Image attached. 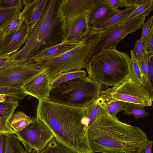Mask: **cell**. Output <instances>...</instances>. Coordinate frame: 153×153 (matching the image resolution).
<instances>
[{
    "mask_svg": "<svg viewBox=\"0 0 153 153\" xmlns=\"http://www.w3.org/2000/svg\"><path fill=\"white\" fill-rule=\"evenodd\" d=\"M85 107L39 100L36 117L48 128L59 143L74 153H93L88 136Z\"/></svg>",
    "mask_w": 153,
    "mask_h": 153,
    "instance_id": "cell-1",
    "label": "cell"
},
{
    "mask_svg": "<svg viewBox=\"0 0 153 153\" xmlns=\"http://www.w3.org/2000/svg\"><path fill=\"white\" fill-rule=\"evenodd\" d=\"M87 133L93 153H144L148 141L146 133L138 127L110 115L105 104Z\"/></svg>",
    "mask_w": 153,
    "mask_h": 153,
    "instance_id": "cell-2",
    "label": "cell"
},
{
    "mask_svg": "<svg viewBox=\"0 0 153 153\" xmlns=\"http://www.w3.org/2000/svg\"><path fill=\"white\" fill-rule=\"evenodd\" d=\"M85 68L95 82L114 87L130 77V57L116 48L106 50L92 58Z\"/></svg>",
    "mask_w": 153,
    "mask_h": 153,
    "instance_id": "cell-3",
    "label": "cell"
},
{
    "mask_svg": "<svg viewBox=\"0 0 153 153\" xmlns=\"http://www.w3.org/2000/svg\"><path fill=\"white\" fill-rule=\"evenodd\" d=\"M99 37L98 30L92 29L88 35L70 50L58 56L35 63L45 69L51 82L62 73L85 68L91 60Z\"/></svg>",
    "mask_w": 153,
    "mask_h": 153,
    "instance_id": "cell-4",
    "label": "cell"
},
{
    "mask_svg": "<svg viewBox=\"0 0 153 153\" xmlns=\"http://www.w3.org/2000/svg\"><path fill=\"white\" fill-rule=\"evenodd\" d=\"M59 0H49L42 17L22 48L10 55L14 60L29 59L41 50L55 44L54 33L60 22L61 13Z\"/></svg>",
    "mask_w": 153,
    "mask_h": 153,
    "instance_id": "cell-5",
    "label": "cell"
},
{
    "mask_svg": "<svg viewBox=\"0 0 153 153\" xmlns=\"http://www.w3.org/2000/svg\"><path fill=\"white\" fill-rule=\"evenodd\" d=\"M105 87L86 76L63 82L51 88L48 99L55 102L85 107L98 98Z\"/></svg>",
    "mask_w": 153,
    "mask_h": 153,
    "instance_id": "cell-6",
    "label": "cell"
},
{
    "mask_svg": "<svg viewBox=\"0 0 153 153\" xmlns=\"http://www.w3.org/2000/svg\"><path fill=\"white\" fill-rule=\"evenodd\" d=\"M100 96L104 102L120 101L144 107L151 106L153 100V95L147 89L131 78L117 85L107 87L101 92Z\"/></svg>",
    "mask_w": 153,
    "mask_h": 153,
    "instance_id": "cell-7",
    "label": "cell"
},
{
    "mask_svg": "<svg viewBox=\"0 0 153 153\" xmlns=\"http://www.w3.org/2000/svg\"><path fill=\"white\" fill-rule=\"evenodd\" d=\"M44 69L29 59L14 60L0 69V86L22 88L27 81Z\"/></svg>",
    "mask_w": 153,
    "mask_h": 153,
    "instance_id": "cell-8",
    "label": "cell"
},
{
    "mask_svg": "<svg viewBox=\"0 0 153 153\" xmlns=\"http://www.w3.org/2000/svg\"><path fill=\"white\" fill-rule=\"evenodd\" d=\"M146 17L144 15L139 16L117 28H108L101 30H98L99 37L93 51L91 59L105 50L116 48L117 44L128 34L141 28L144 23Z\"/></svg>",
    "mask_w": 153,
    "mask_h": 153,
    "instance_id": "cell-9",
    "label": "cell"
},
{
    "mask_svg": "<svg viewBox=\"0 0 153 153\" xmlns=\"http://www.w3.org/2000/svg\"><path fill=\"white\" fill-rule=\"evenodd\" d=\"M89 11L88 9L82 10L67 16L61 13V42L80 41L89 35L92 27L88 20Z\"/></svg>",
    "mask_w": 153,
    "mask_h": 153,
    "instance_id": "cell-10",
    "label": "cell"
},
{
    "mask_svg": "<svg viewBox=\"0 0 153 153\" xmlns=\"http://www.w3.org/2000/svg\"><path fill=\"white\" fill-rule=\"evenodd\" d=\"M15 134L30 153L44 148L54 137L48 128L36 117L34 120Z\"/></svg>",
    "mask_w": 153,
    "mask_h": 153,
    "instance_id": "cell-11",
    "label": "cell"
},
{
    "mask_svg": "<svg viewBox=\"0 0 153 153\" xmlns=\"http://www.w3.org/2000/svg\"><path fill=\"white\" fill-rule=\"evenodd\" d=\"M51 81L45 69L27 81L22 88L27 95L39 100L48 99L51 89Z\"/></svg>",
    "mask_w": 153,
    "mask_h": 153,
    "instance_id": "cell-12",
    "label": "cell"
},
{
    "mask_svg": "<svg viewBox=\"0 0 153 153\" xmlns=\"http://www.w3.org/2000/svg\"><path fill=\"white\" fill-rule=\"evenodd\" d=\"M49 0H22L24 7L21 12L27 26L28 32L31 33L41 19L45 11Z\"/></svg>",
    "mask_w": 153,
    "mask_h": 153,
    "instance_id": "cell-13",
    "label": "cell"
},
{
    "mask_svg": "<svg viewBox=\"0 0 153 153\" xmlns=\"http://www.w3.org/2000/svg\"><path fill=\"white\" fill-rule=\"evenodd\" d=\"M29 35L24 20L19 30L7 36L0 49V57L10 56L17 51L26 42Z\"/></svg>",
    "mask_w": 153,
    "mask_h": 153,
    "instance_id": "cell-14",
    "label": "cell"
},
{
    "mask_svg": "<svg viewBox=\"0 0 153 153\" xmlns=\"http://www.w3.org/2000/svg\"><path fill=\"white\" fill-rule=\"evenodd\" d=\"M88 9L89 11L88 20L91 27L106 21L121 10L111 7L106 0H94Z\"/></svg>",
    "mask_w": 153,
    "mask_h": 153,
    "instance_id": "cell-15",
    "label": "cell"
},
{
    "mask_svg": "<svg viewBox=\"0 0 153 153\" xmlns=\"http://www.w3.org/2000/svg\"><path fill=\"white\" fill-rule=\"evenodd\" d=\"M81 41L59 42L43 49L29 59L37 62L46 59L58 56L75 47Z\"/></svg>",
    "mask_w": 153,
    "mask_h": 153,
    "instance_id": "cell-16",
    "label": "cell"
},
{
    "mask_svg": "<svg viewBox=\"0 0 153 153\" xmlns=\"http://www.w3.org/2000/svg\"><path fill=\"white\" fill-rule=\"evenodd\" d=\"M94 0H59V6L62 16H67L87 9Z\"/></svg>",
    "mask_w": 153,
    "mask_h": 153,
    "instance_id": "cell-17",
    "label": "cell"
},
{
    "mask_svg": "<svg viewBox=\"0 0 153 153\" xmlns=\"http://www.w3.org/2000/svg\"><path fill=\"white\" fill-rule=\"evenodd\" d=\"M137 7L133 6L127 7L125 9L121 10L116 13L106 21L91 27L94 30H101L116 25L126 19Z\"/></svg>",
    "mask_w": 153,
    "mask_h": 153,
    "instance_id": "cell-18",
    "label": "cell"
},
{
    "mask_svg": "<svg viewBox=\"0 0 153 153\" xmlns=\"http://www.w3.org/2000/svg\"><path fill=\"white\" fill-rule=\"evenodd\" d=\"M35 118L27 116L22 111H17L12 116L9 124L15 132H18L33 122Z\"/></svg>",
    "mask_w": 153,
    "mask_h": 153,
    "instance_id": "cell-19",
    "label": "cell"
},
{
    "mask_svg": "<svg viewBox=\"0 0 153 153\" xmlns=\"http://www.w3.org/2000/svg\"><path fill=\"white\" fill-rule=\"evenodd\" d=\"M153 9V0H148L142 5L137 7L126 19L108 28L115 29L121 27L132 20L142 15L148 16Z\"/></svg>",
    "mask_w": 153,
    "mask_h": 153,
    "instance_id": "cell-20",
    "label": "cell"
},
{
    "mask_svg": "<svg viewBox=\"0 0 153 153\" xmlns=\"http://www.w3.org/2000/svg\"><path fill=\"white\" fill-rule=\"evenodd\" d=\"M105 105V102L100 96L86 106L85 119L89 126L93 122L101 109Z\"/></svg>",
    "mask_w": 153,
    "mask_h": 153,
    "instance_id": "cell-21",
    "label": "cell"
},
{
    "mask_svg": "<svg viewBox=\"0 0 153 153\" xmlns=\"http://www.w3.org/2000/svg\"><path fill=\"white\" fill-rule=\"evenodd\" d=\"M85 76L86 72L82 69L62 73L51 81L50 85L51 88L64 82Z\"/></svg>",
    "mask_w": 153,
    "mask_h": 153,
    "instance_id": "cell-22",
    "label": "cell"
},
{
    "mask_svg": "<svg viewBox=\"0 0 153 153\" xmlns=\"http://www.w3.org/2000/svg\"><path fill=\"white\" fill-rule=\"evenodd\" d=\"M24 19L20 11L11 19L0 30L4 38L10 34L18 31L21 27Z\"/></svg>",
    "mask_w": 153,
    "mask_h": 153,
    "instance_id": "cell-23",
    "label": "cell"
},
{
    "mask_svg": "<svg viewBox=\"0 0 153 153\" xmlns=\"http://www.w3.org/2000/svg\"><path fill=\"white\" fill-rule=\"evenodd\" d=\"M138 60L144 82V86L151 94L153 95L152 83L149 77L148 55L143 53L141 57Z\"/></svg>",
    "mask_w": 153,
    "mask_h": 153,
    "instance_id": "cell-24",
    "label": "cell"
},
{
    "mask_svg": "<svg viewBox=\"0 0 153 153\" xmlns=\"http://www.w3.org/2000/svg\"><path fill=\"white\" fill-rule=\"evenodd\" d=\"M5 153H31L22 146L18 137L13 133H7V141Z\"/></svg>",
    "mask_w": 153,
    "mask_h": 153,
    "instance_id": "cell-25",
    "label": "cell"
},
{
    "mask_svg": "<svg viewBox=\"0 0 153 153\" xmlns=\"http://www.w3.org/2000/svg\"><path fill=\"white\" fill-rule=\"evenodd\" d=\"M124 114L134 116L136 119L144 118L150 115V114L146 112L144 107L130 103H126L123 108Z\"/></svg>",
    "mask_w": 153,
    "mask_h": 153,
    "instance_id": "cell-26",
    "label": "cell"
},
{
    "mask_svg": "<svg viewBox=\"0 0 153 153\" xmlns=\"http://www.w3.org/2000/svg\"><path fill=\"white\" fill-rule=\"evenodd\" d=\"M130 77L133 80L144 86V82L139 66L138 60L133 50L130 51Z\"/></svg>",
    "mask_w": 153,
    "mask_h": 153,
    "instance_id": "cell-27",
    "label": "cell"
},
{
    "mask_svg": "<svg viewBox=\"0 0 153 153\" xmlns=\"http://www.w3.org/2000/svg\"><path fill=\"white\" fill-rule=\"evenodd\" d=\"M36 153H74L53 138L41 150Z\"/></svg>",
    "mask_w": 153,
    "mask_h": 153,
    "instance_id": "cell-28",
    "label": "cell"
},
{
    "mask_svg": "<svg viewBox=\"0 0 153 153\" xmlns=\"http://www.w3.org/2000/svg\"><path fill=\"white\" fill-rule=\"evenodd\" d=\"M18 101L0 103V118L10 119L19 105Z\"/></svg>",
    "mask_w": 153,
    "mask_h": 153,
    "instance_id": "cell-29",
    "label": "cell"
},
{
    "mask_svg": "<svg viewBox=\"0 0 153 153\" xmlns=\"http://www.w3.org/2000/svg\"><path fill=\"white\" fill-rule=\"evenodd\" d=\"M19 11L20 10L16 7L4 8L0 7V29Z\"/></svg>",
    "mask_w": 153,
    "mask_h": 153,
    "instance_id": "cell-30",
    "label": "cell"
},
{
    "mask_svg": "<svg viewBox=\"0 0 153 153\" xmlns=\"http://www.w3.org/2000/svg\"><path fill=\"white\" fill-rule=\"evenodd\" d=\"M104 102L108 113L113 117H116L117 114L123 110L124 105L126 103L118 100L109 101Z\"/></svg>",
    "mask_w": 153,
    "mask_h": 153,
    "instance_id": "cell-31",
    "label": "cell"
},
{
    "mask_svg": "<svg viewBox=\"0 0 153 153\" xmlns=\"http://www.w3.org/2000/svg\"><path fill=\"white\" fill-rule=\"evenodd\" d=\"M0 94H5L15 96L19 100H23L27 94L22 88H17L0 86Z\"/></svg>",
    "mask_w": 153,
    "mask_h": 153,
    "instance_id": "cell-32",
    "label": "cell"
},
{
    "mask_svg": "<svg viewBox=\"0 0 153 153\" xmlns=\"http://www.w3.org/2000/svg\"><path fill=\"white\" fill-rule=\"evenodd\" d=\"M143 53L146 55L153 54V25L143 42Z\"/></svg>",
    "mask_w": 153,
    "mask_h": 153,
    "instance_id": "cell-33",
    "label": "cell"
},
{
    "mask_svg": "<svg viewBox=\"0 0 153 153\" xmlns=\"http://www.w3.org/2000/svg\"><path fill=\"white\" fill-rule=\"evenodd\" d=\"M23 5L22 0H0V7L4 8H18L20 11Z\"/></svg>",
    "mask_w": 153,
    "mask_h": 153,
    "instance_id": "cell-34",
    "label": "cell"
},
{
    "mask_svg": "<svg viewBox=\"0 0 153 153\" xmlns=\"http://www.w3.org/2000/svg\"><path fill=\"white\" fill-rule=\"evenodd\" d=\"M153 23V16L151 17L142 26L141 29L142 30L140 40L143 43L146 38L149 35Z\"/></svg>",
    "mask_w": 153,
    "mask_h": 153,
    "instance_id": "cell-35",
    "label": "cell"
},
{
    "mask_svg": "<svg viewBox=\"0 0 153 153\" xmlns=\"http://www.w3.org/2000/svg\"><path fill=\"white\" fill-rule=\"evenodd\" d=\"M10 119L7 117L0 118V133H11L15 134L16 132L9 126Z\"/></svg>",
    "mask_w": 153,
    "mask_h": 153,
    "instance_id": "cell-36",
    "label": "cell"
},
{
    "mask_svg": "<svg viewBox=\"0 0 153 153\" xmlns=\"http://www.w3.org/2000/svg\"><path fill=\"white\" fill-rule=\"evenodd\" d=\"M133 51L137 59H140L143 53V43L140 39L137 40Z\"/></svg>",
    "mask_w": 153,
    "mask_h": 153,
    "instance_id": "cell-37",
    "label": "cell"
},
{
    "mask_svg": "<svg viewBox=\"0 0 153 153\" xmlns=\"http://www.w3.org/2000/svg\"><path fill=\"white\" fill-rule=\"evenodd\" d=\"M7 141V133H0V153H5Z\"/></svg>",
    "mask_w": 153,
    "mask_h": 153,
    "instance_id": "cell-38",
    "label": "cell"
},
{
    "mask_svg": "<svg viewBox=\"0 0 153 153\" xmlns=\"http://www.w3.org/2000/svg\"><path fill=\"white\" fill-rule=\"evenodd\" d=\"M148 0H124L125 7H138L143 4Z\"/></svg>",
    "mask_w": 153,
    "mask_h": 153,
    "instance_id": "cell-39",
    "label": "cell"
},
{
    "mask_svg": "<svg viewBox=\"0 0 153 153\" xmlns=\"http://www.w3.org/2000/svg\"><path fill=\"white\" fill-rule=\"evenodd\" d=\"M109 6L112 8L125 7L124 0H106Z\"/></svg>",
    "mask_w": 153,
    "mask_h": 153,
    "instance_id": "cell-40",
    "label": "cell"
},
{
    "mask_svg": "<svg viewBox=\"0 0 153 153\" xmlns=\"http://www.w3.org/2000/svg\"><path fill=\"white\" fill-rule=\"evenodd\" d=\"M14 60L10 56L0 57V69L8 65Z\"/></svg>",
    "mask_w": 153,
    "mask_h": 153,
    "instance_id": "cell-41",
    "label": "cell"
},
{
    "mask_svg": "<svg viewBox=\"0 0 153 153\" xmlns=\"http://www.w3.org/2000/svg\"><path fill=\"white\" fill-rule=\"evenodd\" d=\"M148 56V64L150 79L152 83L153 78V54L147 55Z\"/></svg>",
    "mask_w": 153,
    "mask_h": 153,
    "instance_id": "cell-42",
    "label": "cell"
},
{
    "mask_svg": "<svg viewBox=\"0 0 153 153\" xmlns=\"http://www.w3.org/2000/svg\"><path fill=\"white\" fill-rule=\"evenodd\" d=\"M16 97L10 95L0 94V103L19 100Z\"/></svg>",
    "mask_w": 153,
    "mask_h": 153,
    "instance_id": "cell-43",
    "label": "cell"
},
{
    "mask_svg": "<svg viewBox=\"0 0 153 153\" xmlns=\"http://www.w3.org/2000/svg\"><path fill=\"white\" fill-rule=\"evenodd\" d=\"M153 144L152 140L148 141L146 146L144 153H152V148Z\"/></svg>",
    "mask_w": 153,
    "mask_h": 153,
    "instance_id": "cell-44",
    "label": "cell"
},
{
    "mask_svg": "<svg viewBox=\"0 0 153 153\" xmlns=\"http://www.w3.org/2000/svg\"><path fill=\"white\" fill-rule=\"evenodd\" d=\"M4 39V35L0 29V49Z\"/></svg>",
    "mask_w": 153,
    "mask_h": 153,
    "instance_id": "cell-45",
    "label": "cell"
},
{
    "mask_svg": "<svg viewBox=\"0 0 153 153\" xmlns=\"http://www.w3.org/2000/svg\"></svg>",
    "mask_w": 153,
    "mask_h": 153,
    "instance_id": "cell-46",
    "label": "cell"
}]
</instances>
